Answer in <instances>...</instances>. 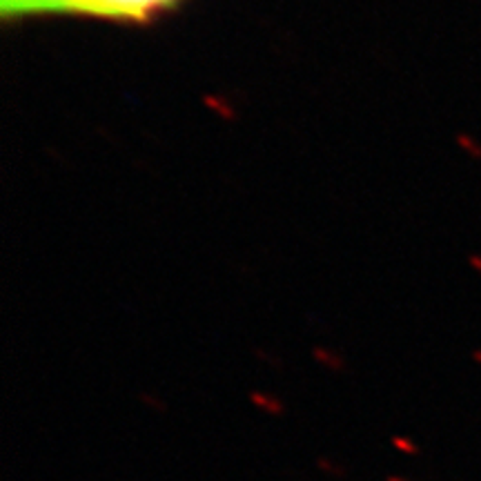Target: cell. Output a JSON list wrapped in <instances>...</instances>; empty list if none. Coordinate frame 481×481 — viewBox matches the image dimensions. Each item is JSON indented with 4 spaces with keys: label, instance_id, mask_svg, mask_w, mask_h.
<instances>
[{
    "label": "cell",
    "instance_id": "5",
    "mask_svg": "<svg viewBox=\"0 0 481 481\" xmlns=\"http://www.w3.org/2000/svg\"><path fill=\"white\" fill-rule=\"evenodd\" d=\"M386 481H410V479H406V477H399V475H390Z\"/></svg>",
    "mask_w": 481,
    "mask_h": 481
},
{
    "label": "cell",
    "instance_id": "2",
    "mask_svg": "<svg viewBox=\"0 0 481 481\" xmlns=\"http://www.w3.org/2000/svg\"><path fill=\"white\" fill-rule=\"evenodd\" d=\"M78 0H0V16L5 21L47 14H76Z\"/></svg>",
    "mask_w": 481,
    "mask_h": 481
},
{
    "label": "cell",
    "instance_id": "1",
    "mask_svg": "<svg viewBox=\"0 0 481 481\" xmlns=\"http://www.w3.org/2000/svg\"><path fill=\"white\" fill-rule=\"evenodd\" d=\"M176 3L178 0H78L76 14L105 18V21L143 23L174 7Z\"/></svg>",
    "mask_w": 481,
    "mask_h": 481
},
{
    "label": "cell",
    "instance_id": "3",
    "mask_svg": "<svg viewBox=\"0 0 481 481\" xmlns=\"http://www.w3.org/2000/svg\"><path fill=\"white\" fill-rule=\"evenodd\" d=\"M317 466L321 468L325 472V475H330V477H338V479H343L347 472H345V468L341 466V463H336V461H332V459H328V457H319L317 459Z\"/></svg>",
    "mask_w": 481,
    "mask_h": 481
},
{
    "label": "cell",
    "instance_id": "4",
    "mask_svg": "<svg viewBox=\"0 0 481 481\" xmlns=\"http://www.w3.org/2000/svg\"><path fill=\"white\" fill-rule=\"evenodd\" d=\"M392 445H395V450H399V452H404V454H417L419 452V448L417 445L410 441V439H406V436H392Z\"/></svg>",
    "mask_w": 481,
    "mask_h": 481
}]
</instances>
